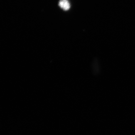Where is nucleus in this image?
<instances>
[{
	"mask_svg": "<svg viewBox=\"0 0 135 135\" xmlns=\"http://www.w3.org/2000/svg\"><path fill=\"white\" fill-rule=\"evenodd\" d=\"M59 6L65 11H68L70 7V4L68 0H60Z\"/></svg>",
	"mask_w": 135,
	"mask_h": 135,
	"instance_id": "1",
	"label": "nucleus"
}]
</instances>
